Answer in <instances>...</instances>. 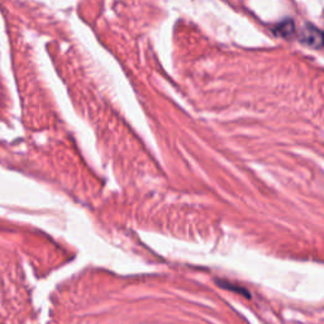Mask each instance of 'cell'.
Here are the masks:
<instances>
[{
    "instance_id": "1",
    "label": "cell",
    "mask_w": 324,
    "mask_h": 324,
    "mask_svg": "<svg viewBox=\"0 0 324 324\" xmlns=\"http://www.w3.org/2000/svg\"><path fill=\"white\" fill-rule=\"evenodd\" d=\"M299 39L308 46L320 48L324 47V31H319L315 27L306 24L299 33Z\"/></svg>"
},
{
    "instance_id": "2",
    "label": "cell",
    "mask_w": 324,
    "mask_h": 324,
    "mask_svg": "<svg viewBox=\"0 0 324 324\" xmlns=\"http://www.w3.org/2000/svg\"><path fill=\"white\" fill-rule=\"evenodd\" d=\"M273 32L278 37L289 39L293 37L294 32H295V23H294L293 19H285V21L276 24V26L274 27Z\"/></svg>"
},
{
    "instance_id": "3",
    "label": "cell",
    "mask_w": 324,
    "mask_h": 324,
    "mask_svg": "<svg viewBox=\"0 0 324 324\" xmlns=\"http://www.w3.org/2000/svg\"><path fill=\"white\" fill-rule=\"evenodd\" d=\"M218 284L222 286V288L228 289V290H233V291H236V293L242 294V295L249 296V294L247 293L246 289L244 288H238V286L233 285V284H231V283H227V281H218Z\"/></svg>"
}]
</instances>
